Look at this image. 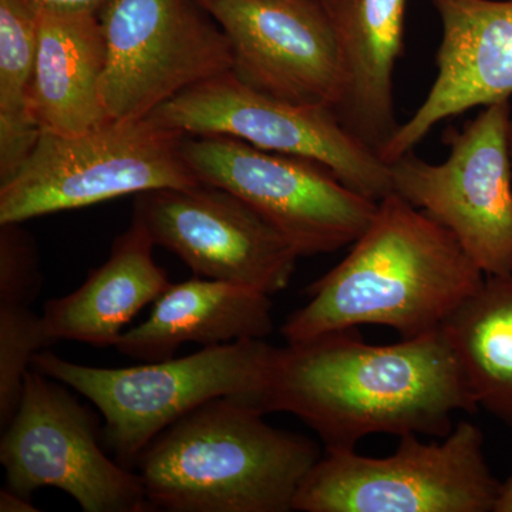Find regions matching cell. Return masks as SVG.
I'll return each mask as SVG.
<instances>
[{
  "label": "cell",
  "instance_id": "1",
  "mask_svg": "<svg viewBox=\"0 0 512 512\" xmlns=\"http://www.w3.org/2000/svg\"><path fill=\"white\" fill-rule=\"evenodd\" d=\"M478 409L441 332L369 345L357 329L276 349L264 410L298 417L325 451L356 450L370 434L444 437Z\"/></svg>",
  "mask_w": 512,
  "mask_h": 512
},
{
  "label": "cell",
  "instance_id": "2",
  "mask_svg": "<svg viewBox=\"0 0 512 512\" xmlns=\"http://www.w3.org/2000/svg\"><path fill=\"white\" fill-rule=\"evenodd\" d=\"M484 278L448 229L392 192L349 255L306 289L311 301L281 332L299 343L372 325L419 338L439 330Z\"/></svg>",
  "mask_w": 512,
  "mask_h": 512
},
{
  "label": "cell",
  "instance_id": "3",
  "mask_svg": "<svg viewBox=\"0 0 512 512\" xmlns=\"http://www.w3.org/2000/svg\"><path fill=\"white\" fill-rule=\"evenodd\" d=\"M255 404L215 399L161 431L136 468L154 510L288 512L322 458L318 444L275 429Z\"/></svg>",
  "mask_w": 512,
  "mask_h": 512
},
{
  "label": "cell",
  "instance_id": "4",
  "mask_svg": "<svg viewBox=\"0 0 512 512\" xmlns=\"http://www.w3.org/2000/svg\"><path fill=\"white\" fill-rule=\"evenodd\" d=\"M276 346L245 339L131 367H93L39 352L32 367L83 394L104 417V443L127 468L161 431L215 399L264 410ZM265 412V410H264Z\"/></svg>",
  "mask_w": 512,
  "mask_h": 512
},
{
  "label": "cell",
  "instance_id": "5",
  "mask_svg": "<svg viewBox=\"0 0 512 512\" xmlns=\"http://www.w3.org/2000/svg\"><path fill=\"white\" fill-rule=\"evenodd\" d=\"M184 136L150 117L109 120L74 136L42 131L28 161L0 184V225L201 184L181 156Z\"/></svg>",
  "mask_w": 512,
  "mask_h": 512
},
{
  "label": "cell",
  "instance_id": "6",
  "mask_svg": "<svg viewBox=\"0 0 512 512\" xmlns=\"http://www.w3.org/2000/svg\"><path fill=\"white\" fill-rule=\"evenodd\" d=\"M503 483L491 473L484 434L460 421L440 443L399 437L392 456L325 451L296 494L302 512H495Z\"/></svg>",
  "mask_w": 512,
  "mask_h": 512
},
{
  "label": "cell",
  "instance_id": "7",
  "mask_svg": "<svg viewBox=\"0 0 512 512\" xmlns=\"http://www.w3.org/2000/svg\"><path fill=\"white\" fill-rule=\"evenodd\" d=\"M148 117L185 136H227L261 150L315 161L372 201L393 192L389 165L343 126L332 107L276 99L248 86L234 72L195 84Z\"/></svg>",
  "mask_w": 512,
  "mask_h": 512
},
{
  "label": "cell",
  "instance_id": "8",
  "mask_svg": "<svg viewBox=\"0 0 512 512\" xmlns=\"http://www.w3.org/2000/svg\"><path fill=\"white\" fill-rule=\"evenodd\" d=\"M181 156L202 184L237 195L288 238L299 256L332 254L369 228L379 202L325 165L227 136L183 138Z\"/></svg>",
  "mask_w": 512,
  "mask_h": 512
},
{
  "label": "cell",
  "instance_id": "9",
  "mask_svg": "<svg viewBox=\"0 0 512 512\" xmlns=\"http://www.w3.org/2000/svg\"><path fill=\"white\" fill-rule=\"evenodd\" d=\"M510 120V100L491 104L448 131L443 163L409 151L387 164L393 192L448 229L485 276L512 274Z\"/></svg>",
  "mask_w": 512,
  "mask_h": 512
},
{
  "label": "cell",
  "instance_id": "10",
  "mask_svg": "<svg viewBox=\"0 0 512 512\" xmlns=\"http://www.w3.org/2000/svg\"><path fill=\"white\" fill-rule=\"evenodd\" d=\"M99 12L109 120L147 119L184 90L232 72L227 36L195 0H106Z\"/></svg>",
  "mask_w": 512,
  "mask_h": 512
},
{
  "label": "cell",
  "instance_id": "11",
  "mask_svg": "<svg viewBox=\"0 0 512 512\" xmlns=\"http://www.w3.org/2000/svg\"><path fill=\"white\" fill-rule=\"evenodd\" d=\"M0 463L6 488L25 497L53 487L84 512L154 510L138 473L100 447L89 410L63 383L33 367L26 373L18 410L3 427Z\"/></svg>",
  "mask_w": 512,
  "mask_h": 512
},
{
  "label": "cell",
  "instance_id": "12",
  "mask_svg": "<svg viewBox=\"0 0 512 512\" xmlns=\"http://www.w3.org/2000/svg\"><path fill=\"white\" fill-rule=\"evenodd\" d=\"M133 218L154 244L183 259L195 276L269 296L288 288L301 258L271 222L214 185L141 192Z\"/></svg>",
  "mask_w": 512,
  "mask_h": 512
},
{
  "label": "cell",
  "instance_id": "13",
  "mask_svg": "<svg viewBox=\"0 0 512 512\" xmlns=\"http://www.w3.org/2000/svg\"><path fill=\"white\" fill-rule=\"evenodd\" d=\"M231 45L232 72L295 104L338 106L342 64L320 0H195Z\"/></svg>",
  "mask_w": 512,
  "mask_h": 512
},
{
  "label": "cell",
  "instance_id": "14",
  "mask_svg": "<svg viewBox=\"0 0 512 512\" xmlns=\"http://www.w3.org/2000/svg\"><path fill=\"white\" fill-rule=\"evenodd\" d=\"M443 26L437 76L409 121L380 151L386 164L413 148L440 121L512 96V0H431Z\"/></svg>",
  "mask_w": 512,
  "mask_h": 512
},
{
  "label": "cell",
  "instance_id": "15",
  "mask_svg": "<svg viewBox=\"0 0 512 512\" xmlns=\"http://www.w3.org/2000/svg\"><path fill=\"white\" fill-rule=\"evenodd\" d=\"M342 64L336 114L353 136L380 151L400 124L394 70L402 55L407 0H320Z\"/></svg>",
  "mask_w": 512,
  "mask_h": 512
},
{
  "label": "cell",
  "instance_id": "16",
  "mask_svg": "<svg viewBox=\"0 0 512 512\" xmlns=\"http://www.w3.org/2000/svg\"><path fill=\"white\" fill-rule=\"evenodd\" d=\"M154 303L147 320L120 336L114 348L121 355L160 362L184 343L210 348L274 332L271 296L247 286L195 276L171 284Z\"/></svg>",
  "mask_w": 512,
  "mask_h": 512
},
{
  "label": "cell",
  "instance_id": "17",
  "mask_svg": "<svg viewBox=\"0 0 512 512\" xmlns=\"http://www.w3.org/2000/svg\"><path fill=\"white\" fill-rule=\"evenodd\" d=\"M154 247L146 227L133 218L114 241L109 259L80 288L46 303L42 323L47 340L114 348L124 326L173 284L154 261Z\"/></svg>",
  "mask_w": 512,
  "mask_h": 512
},
{
  "label": "cell",
  "instance_id": "18",
  "mask_svg": "<svg viewBox=\"0 0 512 512\" xmlns=\"http://www.w3.org/2000/svg\"><path fill=\"white\" fill-rule=\"evenodd\" d=\"M106 42L97 13H37L30 114L45 133L74 136L107 123Z\"/></svg>",
  "mask_w": 512,
  "mask_h": 512
},
{
  "label": "cell",
  "instance_id": "19",
  "mask_svg": "<svg viewBox=\"0 0 512 512\" xmlns=\"http://www.w3.org/2000/svg\"><path fill=\"white\" fill-rule=\"evenodd\" d=\"M440 329L478 407L512 427V274L485 276Z\"/></svg>",
  "mask_w": 512,
  "mask_h": 512
},
{
  "label": "cell",
  "instance_id": "20",
  "mask_svg": "<svg viewBox=\"0 0 512 512\" xmlns=\"http://www.w3.org/2000/svg\"><path fill=\"white\" fill-rule=\"evenodd\" d=\"M37 13L23 0H0V184L35 150L42 130L30 114Z\"/></svg>",
  "mask_w": 512,
  "mask_h": 512
},
{
  "label": "cell",
  "instance_id": "21",
  "mask_svg": "<svg viewBox=\"0 0 512 512\" xmlns=\"http://www.w3.org/2000/svg\"><path fill=\"white\" fill-rule=\"evenodd\" d=\"M52 343L43 332L42 315L28 305H0V424L12 420L22 397L33 357Z\"/></svg>",
  "mask_w": 512,
  "mask_h": 512
},
{
  "label": "cell",
  "instance_id": "22",
  "mask_svg": "<svg viewBox=\"0 0 512 512\" xmlns=\"http://www.w3.org/2000/svg\"><path fill=\"white\" fill-rule=\"evenodd\" d=\"M19 225H0V305L32 306L42 288L35 242Z\"/></svg>",
  "mask_w": 512,
  "mask_h": 512
},
{
  "label": "cell",
  "instance_id": "23",
  "mask_svg": "<svg viewBox=\"0 0 512 512\" xmlns=\"http://www.w3.org/2000/svg\"><path fill=\"white\" fill-rule=\"evenodd\" d=\"M36 13H97L106 0H23Z\"/></svg>",
  "mask_w": 512,
  "mask_h": 512
},
{
  "label": "cell",
  "instance_id": "24",
  "mask_svg": "<svg viewBox=\"0 0 512 512\" xmlns=\"http://www.w3.org/2000/svg\"><path fill=\"white\" fill-rule=\"evenodd\" d=\"M0 511L2 512H37L39 508L30 503L29 497L15 493L9 488L0 491Z\"/></svg>",
  "mask_w": 512,
  "mask_h": 512
},
{
  "label": "cell",
  "instance_id": "25",
  "mask_svg": "<svg viewBox=\"0 0 512 512\" xmlns=\"http://www.w3.org/2000/svg\"><path fill=\"white\" fill-rule=\"evenodd\" d=\"M495 512H512V478L503 484Z\"/></svg>",
  "mask_w": 512,
  "mask_h": 512
},
{
  "label": "cell",
  "instance_id": "26",
  "mask_svg": "<svg viewBox=\"0 0 512 512\" xmlns=\"http://www.w3.org/2000/svg\"><path fill=\"white\" fill-rule=\"evenodd\" d=\"M508 150H510V156L512 161V116L510 124H508Z\"/></svg>",
  "mask_w": 512,
  "mask_h": 512
}]
</instances>
